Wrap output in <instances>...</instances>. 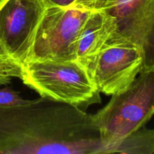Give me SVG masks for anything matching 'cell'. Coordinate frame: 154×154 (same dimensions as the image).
<instances>
[{"instance_id": "cell-10", "label": "cell", "mask_w": 154, "mask_h": 154, "mask_svg": "<svg viewBox=\"0 0 154 154\" xmlns=\"http://www.w3.org/2000/svg\"><path fill=\"white\" fill-rule=\"evenodd\" d=\"M22 75V66L11 58L0 46V86L7 85L12 79H20Z\"/></svg>"}, {"instance_id": "cell-8", "label": "cell", "mask_w": 154, "mask_h": 154, "mask_svg": "<svg viewBox=\"0 0 154 154\" xmlns=\"http://www.w3.org/2000/svg\"><path fill=\"white\" fill-rule=\"evenodd\" d=\"M115 20L103 11H92L83 25L75 47L76 60L97 54L116 33Z\"/></svg>"}, {"instance_id": "cell-6", "label": "cell", "mask_w": 154, "mask_h": 154, "mask_svg": "<svg viewBox=\"0 0 154 154\" xmlns=\"http://www.w3.org/2000/svg\"><path fill=\"white\" fill-rule=\"evenodd\" d=\"M100 93L113 96L127 88L139 75L140 49L122 38H110L95 55L78 61Z\"/></svg>"}, {"instance_id": "cell-2", "label": "cell", "mask_w": 154, "mask_h": 154, "mask_svg": "<svg viewBox=\"0 0 154 154\" xmlns=\"http://www.w3.org/2000/svg\"><path fill=\"white\" fill-rule=\"evenodd\" d=\"M20 80L41 97L83 111L102 102L100 93L78 60H29L22 66Z\"/></svg>"}, {"instance_id": "cell-3", "label": "cell", "mask_w": 154, "mask_h": 154, "mask_svg": "<svg viewBox=\"0 0 154 154\" xmlns=\"http://www.w3.org/2000/svg\"><path fill=\"white\" fill-rule=\"evenodd\" d=\"M126 89L113 95L95 114L103 153L135 131L145 126L154 114V71L142 72Z\"/></svg>"}, {"instance_id": "cell-13", "label": "cell", "mask_w": 154, "mask_h": 154, "mask_svg": "<svg viewBox=\"0 0 154 154\" xmlns=\"http://www.w3.org/2000/svg\"><path fill=\"white\" fill-rule=\"evenodd\" d=\"M5 1H6V0H0V7H1V6L2 5V4H3V3H4Z\"/></svg>"}, {"instance_id": "cell-7", "label": "cell", "mask_w": 154, "mask_h": 154, "mask_svg": "<svg viewBox=\"0 0 154 154\" xmlns=\"http://www.w3.org/2000/svg\"><path fill=\"white\" fill-rule=\"evenodd\" d=\"M48 5L45 0H6L0 7V46L23 66Z\"/></svg>"}, {"instance_id": "cell-1", "label": "cell", "mask_w": 154, "mask_h": 154, "mask_svg": "<svg viewBox=\"0 0 154 154\" xmlns=\"http://www.w3.org/2000/svg\"><path fill=\"white\" fill-rule=\"evenodd\" d=\"M0 153H103L92 114L48 98L0 106Z\"/></svg>"}, {"instance_id": "cell-11", "label": "cell", "mask_w": 154, "mask_h": 154, "mask_svg": "<svg viewBox=\"0 0 154 154\" xmlns=\"http://www.w3.org/2000/svg\"><path fill=\"white\" fill-rule=\"evenodd\" d=\"M29 99H24L18 92L11 87L0 89V106H16L26 103Z\"/></svg>"}, {"instance_id": "cell-4", "label": "cell", "mask_w": 154, "mask_h": 154, "mask_svg": "<svg viewBox=\"0 0 154 154\" xmlns=\"http://www.w3.org/2000/svg\"><path fill=\"white\" fill-rule=\"evenodd\" d=\"M73 6L103 11L113 17L117 30L111 38L127 40L139 48L140 73L154 71V0H78Z\"/></svg>"}, {"instance_id": "cell-5", "label": "cell", "mask_w": 154, "mask_h": 154, "mask_svg": "<svg viewBox=\"0 0 154 154\" xmlns=\"http://www.w3.org/2000/svg\"><path fill=\"white\" fill-rule=\"evenodd\" d=\"M91 11L75 6L47 8L38 27L28 61L76 60L77 39Z\"/></svg>"}, {"instance_id": "cell-12", "label": "cell", "mask_w": 154, "mask_h": 154, "mask_svg": "<svg viewBox=\"0 0 154 154\" xmlns=\"http://www.w3.org/2000/svg\"><path fill=\"white\" fill-rule=\"evenodd\" d=\"M78 0H45L48 7L54 6V7L68 8L73 6Z\"/></svg>"}, {"instance_id": "cell-9", "label": "cell", "mask_w": 154, "mask_h": 154, "mask_svg": "<svg viewBox=\"0 0 154 154\" xmlns=\"http://www.w3.org/2000/svg\"><path fill=\"white\" fill-rule=\"evenodd\" d=\"M154 153V129L144 126L135 131L108 150V153Z\"/></svg>"}]
</instances>
